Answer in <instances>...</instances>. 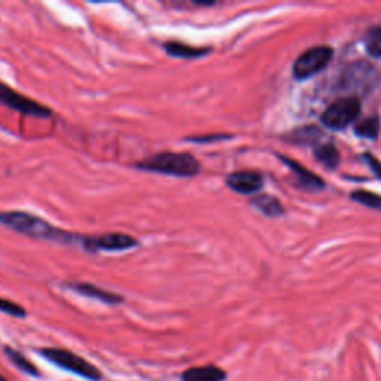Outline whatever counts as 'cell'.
Wrapping results in <instances>:
<instances>
[{
    "label": "cell",
    "instance_id": "obj_9",
    "mask_svg": "<svg viewBox=\"0 0 381 381\" xmlns=\"http://www.w3.org/2000/svg\"><path fill=\"white\" fill-rule=\"evenodd\" d=\"M67 289L74 291L82 296L90 298V300H96L108 305H118L124 303V296L118 295L115 292H110L101 287L92 285V283H84V282H67L65 285Z\"/></svg>",
    "mask_w": 381,
    "mask_h": 381
},
{
    "label": "cell",
    "instance_id": "obj_4",
    "mask_svg": "<svg viewBox=\"0 0 381 381\" xmlns=\"http://www.w3.org/2000/svg\"><path fill=\"white\" fill-rule=\"evenodd\" d=\"M81 247L88 253L101 252H124L137 247L140 243L126 232H103V234H82Z\"/></svg>",
    "mask_w": 381,
    "mask_h": 381
},
{
    "label": "cell",
    "instance_id": "obj_8",
    "mask_svg": "<svg viewBox=\"0 0 381 381\" xmlns=\"http://www.w3.org/2000/svg\"><path fill=\"white\" fill-rule=\"evenodd\" d=\"M226 185L228 188L232 189L237 194H255L258 192L262 185L264 179L258 171H252V170H242V171H234L228 174L226 178Z\"/></svg>",
    "mask_w": 381,
    "mask_h": 381
},
{
    "label": "cell",
    "instance_id": "obj_3",
    "mask_svg": "<svg viewBox=\"0 0 381 381\" xmlns=\"http://www.w3.org/2000/svg\"><path fill=\"white\" fill-rule=\"evenodd\" d=\"M37 353L46 359L49 364L54 366L67 371V373L78 375L81 378H85L88 381H101L103 374L101 371L88 362L87 359L82 356L70 352L67 348H58V347H44L39 348Z\"/></svg>",
    "mask_w": 381,
    "mask_h": 381
},
{
    "label": "cell",
    "instance_id": "obj_10",
    "mask_svg": "<svg viewBox=\"0 0 381 381\" xmlns=\"http://www.w3.org/2000/svg\"><path fill=\"white\" fill-rule=\"evenodd\" d=\"M226 378H228L226 371L213 364L188 368L180 375L182 381H225Z\"/></svg>",
    "mask_w": 381,
    "mask_h": 381
},
{
    "label": "cell",
    "instance_id": "obj_2",
    "mask_svg": "<svg viewBox=\"0 0 381 381\" xmlns=\"http://www.w3.org/2000/svg\"><path fill=\"white\" fill-rule=\"evenodd\" d=\"M133 166L142 171L166 174V176L180 179H191L197 176L201 169L200 161L191 155L189 152H158L135 162Z\"/></svg>",
    "mask_w": 381,
    "mask_h": 381
},
{
    "label": "cell",
    "instance_id": "obj_5",
    "mask_svg": "<svg viewBox=\"0 0 381 381\" xmlns=\"http://www.w3.org/2000/svg\"><path fill=\"white\" fill-rule=\"evenodd\" d=\"M0 103L9 109L23 113V115H30L36 118H49L53 115V110L48 106L33 99L26 97L22 92L5 85L3 82H0Z\"/></svg>",
    "mask_w": 381,
    "mask_h": 381
},
{
    "label": "cell",
    "instance_id": "obj_7",
    "mask_svg": "<svg viewBox=\"0 0 381 381\" xmlns=\"http://www.w3.org/2000/svg\"><path fill=\"white\" fill-rule=\"evenodd\" d=\"M331 57L332 49L329 46H314L312 49H307L295 61L294 76L296 79H307L314 76L328 66Z\"/></svg>",
    "mask_w": 381,
    "mask_h": 381
},
{
    "label": "cell",
    "instance_id": "obj_22",
    "mask_svg": "<svg viewBox=\"0 0 381 381\" xmlns=\"http://www.w3.org/2000/svg\"><path fill=\"white\" fill-rule=\"evenodd\" d=\"M0 381H9L5 375H2V374H0Z\"/></svg>",
    "mask_w": 381,
    "mask_h": 381
},
{
    "label": "cell",
    "instance_id": "obj_1",
    "mask_svg": "<svg viewBox=\"0 0 381 381\" xmlns=\"http://www.w3.org/2000/svg\"><path fill=\"white\" fill-rule=\"evenodd\" d=\"M0 223L6 228L36 240L63 244H79L82 234L69 232L49 223L46 219L23 210H0Z\"/></svg>",
    "mask_w": 381,
    "mask_h": 381
},
{
    "label": "cell",
    "instance_id": "obj_21",
    "mask_svg": "<svg viewBox=\"0 0 381 381\" xmlns=\"http://www.w3.org/2000/svg\"><path fill=\"white\" fill-rule=\"evenodd\" d=\"M365 161L369 164V167L373 169V171L377 174V176H381V164L371 155V153H365Z\"/></svg>",
    "mask_w": 381,
    "mask_h": 381
},
{
    "label": "cell",
    "instance_id": "obj_18",
    "mask_svg": "<svg viewBox=\"0 0 381 381\" xmlns=\"http://www.w3.org/2000/svg\"><path fill=\"white\" fill-rule=\"evenodd\" d=\"M352 198L359 204H364L371 209H381V197L368 191H356L352 194Z\"/></svg>",
    "mask_w": 381,
    "mask_h": 381
},
{
    "label": "cell",
    "instance_id": "obj_15",
    "mask_svg": "<svg viewBox=\"0 0 381 381\" xmlns=\"http://www.w3.org/2000/svg\"><path fill=\"white\" fill-rule=\"evenodd\" d=\"M316 158L328 169H337L339 164V153L332 145H321L314 151Z\"/></svg>",
    "mask_w": 381,
    "mask_h": 381
},
{
    "label": "cell",
    "instance_id": "obj_16",
    "mask_svg": "<svg viewBox=\"0 0 381 381\" xmlns=\"http://www.w3.org/2000/svg\"><path fill=\"white\" fill-rule=\"evenodd\" d=\"M380 121L377 118H366L356 126V135L365 139H375L378 136Z\"/></svg>",
    "mask_w": 381,
    "mask_h": 381
},
{
    "label": "cell",
    "instance_id": "obj_14",
    "mask_svg": "<svg viewBox=\"0 0 381 381\" xmlns=\"http://www.w3.org/2000/svg\"><path fill=\"white\" fill-rule=\"evenodd\" d=\"M251 203L265 216H271V218H274V216H280L285 212L280 201L271 197V195H258V197H255Z\"/></svg>",
    "mask_w": 381,
    "mask_h": 381
},
{
    "label": "cell",
    "instance_id": "obj_11",
    "mask_svg": "<svg viewBox=\"0 0 381 381\" xmlns=\"http://www.w3.org/2000/svg\"><path fill=\"white\" fill-rule=\"evenodd\" d=\"M162 48L170 57L182 58V60H194L201 58L210 53V48H200V46H191L188 44L179 42V40H167L162 44Z\"/></svg>",
    "mask_w": 381,
    "mask_h": 381
},
{
    "label": "cell",
    "instance_id": "obj_17",
    "mask_svg": "<svg viewBox=\"0 0 381 381\" xmlns=\"http://www.w3.org/2000/svg\"><path fill=\"white\" fill-rule=\"evenodd\" d=\"M365 46L368 53L373 57L375 58L381 57V26L369 30L365 40Z\"/></svg>",
    "mask_w": 381,
    "mask_h": 381
},
{
    "label": "cell",
    "instance_id": "obj_20",
    "mask_svg": "<svg viewBox=\"0 0 381 381\" xmlns=\"http://www.w3.org/2000/svg\"><path fill=\"white\" fill-rule=\"evenodd\" d=\"M231 136H223V135H205V136H188L185 137V140L188 142H195V143H210L214 140H222V139H230Z\"/></svg>",
    "mask_w": 381,
    "mask_h": 381
},
{
    "label": "cell",
    "instance_id": "obj_6",
    "mask_svg": "<svg viewBox=\"0 0 381 381\" xmlns=\"http://www.w3.org/2000/svg\"><path fill=\"white\" fill-rule=\"evenodd\" d=\"M360 113V103L356 97H343L334 101L322 115V122L331 130H344Z\"/></svg>",
    "mask_w": 381,
    "mask_h": 381
},
{
    "label": "cell",
    "instance_id": "obj_19",
    "mask_svg": "<svg viewBox=\"0 0 381 381\" xmlns=\"http://www.w3.org/2000/svg\"><path fill=\"white\" fill-rule=\"evenodd\" d=\"M0 313H5L8 316L18 317V319H24L27 316V310L11 300H6V298L0 296Z\"/></svg>",
    "mask_w": 381,
    "mask_h": 381
},
{
    "label": "cell",
    "instance_id": "obj_12",
    "mask_svg": "<svg viewBox=\"0 0 381 381\" xmlns=\"http://www.w3.org/2000/svg\"><path fill=\"white\" fill-rule=\"evenodd\" d=\"M3 352H5L6 357L11 360V364L22 371V373H24L27 375H32V377H39V369L32 362H30V360L22 352H18V350L12 348L11 346H5Z\"/></svg>",
    "mask_w": 381,
    "mask_h": 381
},
{
    "label": "cell",
    "instance_id": "obj_13",
    "mask_svg": "<svg viewBox=\"0 0 381 381\" xmlns=\"http://www.w3.org/2000/svg\"><path fill=\"white\" fill-rule=\"evenodd\" d=\"M283 161L287 164V166H291V169L296 173L298 180H300V183L303 185L304 188L316 191V189H322L325 187V183L321 179H319L316 174L305 170L303 166H300V164H296L291 160H283Z\"/></svg>",
    "mask_w": 381,
    "mask_h": 381
}]
</instances>
